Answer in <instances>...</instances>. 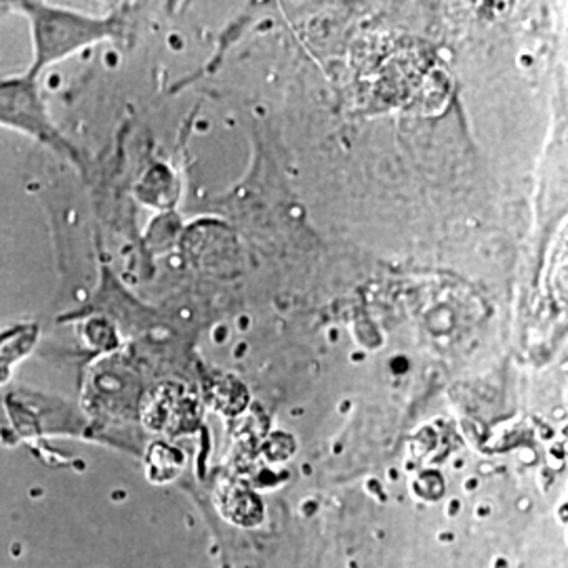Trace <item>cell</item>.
Masks as SVG:
<instances>
[{
  "label": "cell",
  "mask_w": 568,
  "mask_h": 568,
  "mask_svg": "<svg viewBox=\"0 0 568 568\" xmlns=\"http://www.w3.org/2000/svg\"><path fill=\"white\" fill-rule=\"evenodd\" d=\"M13 9L26 18L32 32V63L26 72L34 79L42 70L110 34L108 21L91 20L55 4L18 2Z\"/></svg>",
  "instance_id": "cell-1"
},
{
  "label": "cell",
  "mask_w": 568,
  "mask_h": 568,
  "mask_svg": "<svg viewBox=\"0 0 568 568\" xmlns=\"http://www.w3.org/2000/svg\"><path fill=\"white\" fill-rule=\"evenodd\" d=\"M0 126L20 131L61 156L74 159L72 145L61 135L47 110L39 82L28 72L0 79Z\"/></svg>",
  "instance_id": "cell-2"
}]
</instances>
